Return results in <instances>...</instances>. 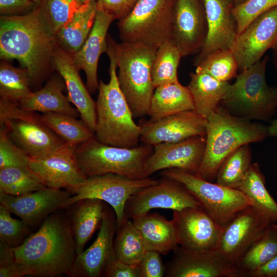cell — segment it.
<instances>
[{
  "mask_svg": "<svg viewBox=\"0 0 277 277\" xmlns=\"http://www.w3.org/2000/svg\"><path fill=\"white\" fill-rule=\"evenodd\" d=\"M76 148L66 143L45 155L30 158L29 167L46 187L64 189L73 195L87 178L78 163Z\"/></svg>",
  "mask_w": 277,
  "mask_h": 277,
  "instance_id": "obj_12",
  "label": "cell"
},
{
  "mask_svg": "<svg viewBox=\"0 0 277 277\" xmlns=\"http://www.w3.org/2000/svg\"><path fill=\"white\" fill-rule=\"evenodd\" d=\"M54 77L48 81L40 90L31 92L19 103V107L31 112H57L77 117L80 116L76 108L72 107L63 93L65 82Z\"/></svg>",
  "mask_w": 277,
  "mask_h": 277,
  "instance_id": "obj_28",
  "label": "cell"
},
{
  "mask_svg": "<svg viewBox=\"0 0 277 277\" xmlns=\"http://www.w3.org/2000/svg\"><path fill=\"white\" fill-rule=\"evenodd\" d=\"M190 76L188 87L192 97L194 111L207 118L220 106L230 84L196 71Z\"/></svg>",
  "mask_w": 277,
  "mask_h": 277,
  "instance_id": "obj_31",
  "label": "cell"
},
{
  "mask_svg": "<svg viewBox=\"0 0 277 277\" xmlns=\"http://www.w3.org/2000/svg\"><path fill=\"white\" fill-rule=\"evenodd\" d=\"M42 121L67 144L77 147L94 136V132L81 120L57 112L41 114Z\"/></svg>",
  "mask_w": 277,
  "mask_h": 277,
  "instance_id": "obj_34",
  "label": "cell"
},
{
  "mask_svg": "<svg viewBox=\"0 0 277 277\" xmlns=\"http://www.w3.org/2000/svg\"><path fill=\"white\" fill-rule=\"evenodd\" d=\"M52 61L65 82L69 102L74 105L81 120L94 133L96 123L95 102L83 83L71 54L56 46Z\"/></svg>",
  "mask_w": 277,
  "mask_h": 277,
  "instance_id": "obj_24",
  "label": "cell"
},
{
  "mask_svg": "<svg viewBox=\"0 0 277 277\" xmlns=\"http://www.w3.org/2000/svg\"><path fill=\"white\" fill-rule=\"evenodd\" d=\"M27 70L14 67L6 63L0 65L1 99L19 103L32 91Z\"/></svg>",
  "mask_w": 277,
  "mask_h": 277,
  "instance_id": "obj_39",
  "label": "cell"
},
{
  "mask_svg": "<svg viewBox=\"0 0 277 277\" xmlns=\"http://www.w3.org/2000/svg\"><path fill=\"white\" fill-rule=\"evenodd\" d=\"M116 227V218L107 210L95 240L88 248L76 255L67 275L71 277L102 276L107 263L115 255L114 235Z\"/></svg>",
  "mask_w": 277,
  "mask_h": 277,
  "instance_id": "obj_23",
  "label": "cell"
},
{
  "mask_svg": "<svg viewBox=\"0 0 277 277\" xmlns=\"http://www.w3.org/2000/svg\"><path fill=\"white\" fill-rule=\"evenodd\" d=\"M38 5L28 0H0L1 15H17L26 11L30 12Z\"/></svg>",
  "mask_w": 277,
  "mask_h": 277,
  "instance_id": "obj_49",
  "label": "cell"
},
{
  "mask_svg": "<svg viewBox=\"0 0 277 277\" xmlns=\"http://www.w3.org/2000/svg\"><path fill=\"white\" fill-rule=\"evenodd\" d=\"M110 60L109 81H99L96 104V123L94 136L106 145L133 148L138 146L141 127L133 120L129 104L119 85L115 53V42L107 40Z\"/></svg>",
  "mask_w": 277,
  "mask_h": 277,
  "instance_id": "obj_3",
  "label": "cell"
},
{
  "mask_svg": "<svg viewBox=\"0 0 277 277\" xmlns=\"http://www.w3.org/2000/svg\"><path fill=\"white\" fill-rule=\"evenodd\" d=\"M175 3L176 0H138L117 23L121 39L157 48L170 39Z\"/></svg>",
  "mask_w": 277,
  "mask_h": 277,
  "instance_id": "obj_9",
  "label": "cell"
},
{
  "mask_svg": "<svg viewBox=\"0 0 277 277\" xmlns=\"http://www.w3.org/2000/svg\"><path fill=\"white\" fill-rule=\"evenodd\" d=\"M277 254V224L270 223L263 233L236 261L239 277H244Z\"/></svg>",
  "mask_w": 277,
  "mask_h": 277,
  "instance_id": "obj_33",
  "label": "cell"
},
{
  "mask_svg": "<svg viewBox=\"0 0 277 277\" xmlns=\"http://www.w3.org/2000/svg\"><path fill=\"white\" fill-rule=\"evenodd\" d=\"M45 187L29 168L11 167L0 169V194L18 196Z\"/></svg>",
  "mask_w": 277,
  "mask_h": 277,
  "instance_id": "obj_37",
  "label": "cell"
},
{
  "mask_svg": "<svg viewBox=\"0 0 277 277\" xmlns=\"http://www.w3.org/2000/svg\"><path fill=\"white\" fill-rule=\"evenodd\" d=\"M277 6V0H247L234 6L232 14L236 22L237 35L252 21Z\"/></svg>",
  "mask_w": 277,
  "mask_h": 277,
  "instance_id": "obj_43",
  "label": "cell"
},
{
  "mask_svg": "<svg viewBox=\"0 0 277 277\" xmlns=\"http://www.w3.org/2000/svg\"><path fill=\"white\" fill-rule=\"evenodd\" d=\"M270 223L252 206L243 209L223 228L217 251L234 265Z\"/></svg>",
  "mask_w": 277,
  "mask_h": 277,
  "instance_id": "obj_17",
  "label": "cell"
},
{
  "mask_svg": "<svg viewBox=\"0 0 277 277\" xmlns=\"http://www.w3.org/2000/svg\"><path fill=\"white\" fill-rule=\"evenodd\" d=\"M30 157L9 137L5 127H0V169L11 167L29 168Z\"/></svg>",
  "mask_w": 277,
  "mask_h": 277,
  "instance_id": "obj_44",
  "label": "cell"
},
{
  "mask_svg": "<svg viewBox=\"0 0 277 277\" xmlns=\"http://www.w3.org/2000/svg\"><path fill=\"white\" fill-rule=\"evenodd\" d=\"M164 177L131 197L125 207V216L131 220L147 214L153 209L179 210L201 207L199 202L180 183Z\"/></svg>",
  "mask_w": 277,
  "mask_h": 277,
  "instance_id": "obj_14",
  "label": "cell"
},
{
  "mask_svg": "<svg viewBox=\"0 0 277 277\" xmlns=\"http://www.w3.org/2000/svg\"><path fill=\"white\" fill-rule=\"evenodd\" d=\"M56 43L39 6L25 14L1 16V58L17 60L27 70L31 83L39 82L45 75Z\"/></svg>",
  "mask_w": 277,
  "mask_h": 277,
  "instance_id": "obj_2",
  "label": "cell"
},
{
  "mask_svg": "<svg viewBox=\"0 0 277 277\" xmlns=\"http://www.w3.org/2000/svg\"><path fill=\"white\" fill-rule=\"evenodd\" d=\"M157 182L149 177L134 180L110 173L88 177L69 199L67 206L85 199L101 200L112 207L116 216L117 226H119L126 217L127 201L144 188Z\"/></svg>",
  "mask_w": 277,
  "mask_h": 277,
  "instance_id": "obj_11",
  "label": "cell"
},
{
  "mask_svg": "<svg viewBox=\"0 0 277 277\" xmlns=\"http://www.w3.org/2000/svg\"><path fill=\"white\" fill-rule=\"evenodd\" d=\"M90 0H43L39 5L41 15L51 33L58 29Z\"/></svg>",
  "mask_w": 277,
  "mask_h": 277,
  "instance_id": "obj_41",
  "label": "cell"
},
{
  "mask_svg": "<svg viewBox=\"0 0 277 277\" xmlns=\"http://www.w3.org/2000/svg\"><path fill=\"white\" fill-rule=\"evenodd\" d=\"M206 119L204 154L194 174L207 181L215 180L221 164L235 149L269 136L267 126L233 116L221 106Z\"/></svg>",
  "mask_w": 277,
  "mask_h": 277,
  "instance_id": "obj_4",
  "label": "cell"
},
{
  "mask_svg": "<svg viewBox=\"0 0 277 277\" xmlns=\"http://www.w3.org/2000/svg\"><path fill=\"white\" fill-rule=\"evenodd\" d=\"M12 249L21 276L67 275L76 256L67 213L58 210L50 214L36 232Z\"/></svg>",
  "mask_w": 277,
  "mask_h": 277,
  "instance_id": "obj_1",
  "label": "cell"
},
{
  "mask_svg": "<svg viewBox=\"0 0 277 277\" xmlns=\"http://www.w3.org/2000/svg\"><path fill=\"white\" fill-rule=\"evenodd\" d=\"M138 0H97V6L118 20L126 16Z\"/></svg>",
  "mask_w": 277,
  "mask_h": 277,
  "instance_id": "obj_46",
  "label": "cell"
},
{
  "mask_svg": "<svg viewBox=\"0 0 277 277\" xmlns=\"http://www.w3.org/2000/svg\"><path fill=\"white\" fill-rule=\"evenodd\" d=\"M277 41V6L256 17L236 35L230 50L240 73L260 61Z\"/></svg>",
  "mask_w": 277,
  "mask_h": 277,
  "instance_id": "obj_15",
  "label": "cell"
},
{
  "mask_svg": "<svg viewBox=\"0 0 277 277\" xmlns=\"http://www.w3.org/2000/svg\"><path fill=\"white\" fill-rule=\"evenodd\" d=\"M0 205V241L12 248L21 245L31 234L29 226L22 220L16 219Z\"/></svg>",
  "mask_w": 277,
  "mask_h": 277,
  "instance_id": "obj_42",
  "label": "cell"
},
{
  "mask_svg": "<svg viewBox=\"0 0 277 277\" xmlns=\"http://www.w3.org/2000/svg\"><path fill=\"white\" fill-rule=\"evenodd\" d=\"M114 17L97 6L92 28L82 47L72 56L77 69L86 76L87 86L91 92L98 89L97 67L100 56L107 52V34Z\"/></svg>",
  "mask_w": 277,
  "mask_h": 277,
  "instance_id": "obj_25",
  "label": "cell"
},
{
  "mask_svg": "<svg viewBox=\"0 0 277 277\" xmlns=\"http://www.w3.org/2000/svg\"><path fill=\"white\" fill-rule=\"evenodd\" d=\"M208 32L202 0H176L170 39L182 56L197 54L205 43Z\"/></svg>",
  "mask_w": 277,
  "mask_h": 277,
  "instance_id": "obj_16",
  "label": "cell"
},
{
  "mask_svg": "<svg viewBox=\"0 0 277 277\" xmlns=\"http://www.w3.org/2000/svg\"><path fill=\"white\" fill-rule=\"evenodd\" d=\"M182 57L180 50L171 39L157 48L151 70L155 88L179 81L177 69Z\"/></svg>",
  "mask_w": 277,
  "mask_h": 277,
  "instance_id": "obj_36",
  "label": "cell"
},
{
  "mask_svg": "<svg viewBox=\"0 0 277 277\" xmlns=\"http://www.w3.org/2000/svg\"><path fill=\"white\" fill-rule=\"evenodd\" d=\"M97 9V0H90L58 29L55 36L61 48L73 55L82 47L93 26Z\"/></svg>",
  "mask_w": 277,
  "mask_h": 277,
  "instance_id": "obj_30",
  "label": "cell"
},
{
  "mask_svg": "<svg viewBox=\"0 0 277 277\" xmlns=\"http://www.w3.org/2000/svg\"><path fill=\"white\" fill-rule=\"evenodd\" d=\"M267 128L268 136L277 137V117L271 120Z\"/></svg>",
  "mask_w": 277,
  "mask_h": 277,
  "instance_id": "obj_51",
  "label": "cell"
},
{
  "mask_svg": "<svg viewBox=\"0 0 277 277\" xmlns=\"http://www.w3.org/2000/svg\"><path fill=\"white\" fill-rule=\"evenodd\" d=\"M244 277H277V254L265 264L247 273Z\"/></svg>",
  "mask_w": 277,
  "mask_h": 277,
  "instance_id": "obj_50",
  "label": "cell"
},
{
  "mask_svg": "<svg viewBox=\"0 0 277 277\" xmlns=\"http://www.w3.org/2000/svg\"><path fill=\"white\" fill-rule=\"evenodd\" d=\"M140 232L147 251L166 255L179 245L172 221L157 213L132 220Z\"/></svg>",
  "mask_w": 277,
  "mask_h": 277,
  "instance_id": "obj_27",
  "label": "cell"
},
{
  "mask_svg": "<svg viewBox=\"0 0 277 277\" xmlns=\"http://www.w3.org/2000/svg\"><path fill=\"white\" fill-rule=\"evenodd\" d=\"M207 119L194 110L182 112L143 123L140 141L153 146L163 143H176L191 137L205 136Z\"/></svg>",
  "mask_w": 277,
  "mask_h": 277,
  "instance_id": "obj_20",
  "label": "cell"
},
{
  "mask_svg": "<svg viewBox=\"0 0 277 277\" xmlns=\"http://www.w3.org/2000/svg\"><path fill=\"white\" fill-rule=\"evenodd\" d=\"M268 55L242 71L229 84L220 103L231 115L249 121H269L277 111V87L266 79Z\"/></svg>",
  "mask_w": 277,
  "mask_h": 277,
  "instance_id": "obj_5",
  "label": "cell"
},
{
  "mask_svg": "<svg viewBox=\"0 0 277 277\" xmlns=\"http://www.w3.org/2000/svg\"><path fill=\"white\" fill-rule=\"evenodd\" d=\"M12 248L0 241V277H20Z\"/></svg>",
  "mask_w": 277,
  "mask_h": 277,
  "instance_id": "obj_47",
  "label": "cell"
},
{
  "mask_svg": "<svg viewBox=\"0 0 277 277\" xmlns=\"http://www.w3.org/2000/svg\"><path fill=\"white\" fill-rule=\"evenodd\" d=\"M102 276L106 277H139L137 266L124 263L114 256L107 263Z\"/></svg>",
  "mask_w": 277,
  "mask_h": 277,
  "instance_id": "obj_48",
  "label": "cell"
},
{
  "mask_svg": "<svg viewBox=\"0 0 277 277\" xmlns=\"http://www.w3.org/2000/svg\"><path fill=\"white\" fill-rule=\"evenodd\" d=\"M156 50L140 43H115L118 82L134 118L148 114L155 88L151 70Z\"/></svg>",
  "mask_w": 277,
  "mask_h": 277,
  "instance_id": "obj_6",
  "label": "cell"
},
{
  "mask_svg": "<svg viewBox=\"0 0 277 277\" xmlns=\"http://www.w3.org/2000/svg\"><path fill=\"white\" fill-rule=\"evenodd\" d=\"M192 95L188 86L179 81L155 88L148 115L154 121L182 112L194 110Z\"/></svg>",
  "mask_w": 277,
  "mask_h": 277,
  "instance_id": "obj_29",
  "label": "cell"
},
{
  "mask_svg": "<svg viewBox=\"0 0 277 277\" xmlns=\"http://www.w3.org/2000/svg\"><path fill=\"white\" fill-rule=\"evenodd\" d=\"M160 254L154 251H147L137 265L139 277H163L165 273Z\"/></svg>",
  "mask_w": 277,
  "mask_h": 277,
  "instance_id": "obj_45",
  "label": "cell"
},
{
  "mask_svg": "<svg viewBox=\"0 0 277 277\" xmlns=\"http://www.w3.org/2000/svg\"><path fill=\"white\" fill-rule=\"evenodd\" d=\"M153 150L147 144L133 148L106 145L94 136L77 146L75 152L87 177L110 173L139 180L147 177L145 163Z\"/></svg>",
  "mask_w": 277,
  "mask_h": 277,
  "instance_id": "obj_7",
  "label": "cell"
},
{
  "mask_svg": "<svg viewBox=\"0 0 277 277\" xmlns=\"http://www.w3.org/2000/svg\"><path fill=\"white\" fill-rule=\"evenodd\" d=\"M165 270L168 277H239L235 265L217 251L195 252L177 247Z\"/></svg>",
  "mask_w": 277,
  "mask_h": 277,
  "instance_id": "obj_21",
  "label": "cell"
},
{
  "mask_svg": "<svg viewBox=\"0 0 277 277\" xmlns=\"http://www.w3.org/2000/svg\"><path fill=\"white\" fill-rule=\"evenodd\" d=\"M236 189L271 223L277 222V203L266 187L265 176L258 163L251 164Z\"/></svg>",
  "mask_w": 277,
  "mask_h": 277,
  "instance_id": "obj_32",
  "label": "cell"
},
{
  "mask_svg": "<svg viewBox=\"0 0 277 277\" xmlns=\"http://www.w3.org/2000/svg\"><path fill=\"white\" fill-rule=\"evenodd\" d=\"M194 65L196 71L206 73L221 82L235 77L239 71L237 61L230 49L211 53Z\"/></svg>",
  "mask_w": 277,
  "mask_h": 277,
  "instance_id": "obj_40",
  "label": "cell"
},
{
  "mask_svg": "<svg viewBox=\"0 0 277 277\" xmlns=\"http://www.w3.org/2000/svg\"><path fill=\"white\" fill-rule=\"evenodd\" d=\"M10 139L31 159L43 156L66 143L41 120V115L22 109L18 103L0 100V126Z\"/></svg>",
  "mask_w": 277,
  "mask_h": 277,
  "instance_id": "obj_8",
  "label": "cell"
},
{
  "mask_svg": "<svg viewBox=\"0 0 277 277\" xmlns=\"http://www.w3.org/2000/svg\"><path fill=\"white\" fill-rule=\"evenodd\" d=\"M251 165V150L249 144L239 147L223 161L217 171L216 183L236 189Z\"/></svg>",
  "mask_w": 277,
  "mask_h": 277,
  "instance_id": "obj_38",
  "label": "cell"
},
{
  "mask_svg": "<svg viewBox=\"0 0 277 277\" xmlns=\"http://www.w3.org/2000/svg\"><path fill=\"white\" fill-rule=\"evenodd\" d=\"M205 145L206 135L154 145L152 153L145 163L146 177L158 171L170 168L195 174L202 161Z\"/></svg>",
  "mask_w": 277,
  "mask_h": 277,
  "instance_id": "obj_18",
  "label": "cell"
},
{
  "mask_svg": "<svg viewBox=\"0 0 277 277\" xmlns=\"http://www.w3.org/2000/svg\"><path fill=\"white\" fill-rule=\"evenodd\" d=\"M178 244L192 252L217 251L223 228L201 207L173 210Z\"/></svg>",
  "mask_w": 277,
  "mask_h": 277,
  "instance_id": "obj_13",
  "label": "cell"
},
{
  "mask_svg": "<svg viewBox=\"0 0 277 277\" xmlns=\"http://www.w3.org/2000/svg\"><path fill=\"white\" fill-rule=\"evenodd\" d=\"M246 1H247V0H234V5H235V6L239 5L240 4H242V3H244Z\"/></svg>",
  "mask_w": 277,
  "mask_h": 277,
  "instance_id": "obj_54",
  "label": "cell"
},
{
  "mask_svg": "<svg viewBox=\"0 0 277 277\" xmlns=\"http://www.w3.org/2000/svg\"><path fill=\"white\" fill-rule=\"evenodd\" d=\"M67 207L77 255L84 250L88 241L100 228L107 210L103 201L94 199L80 200Z\"/></svg>",
  "mask_w": 277,
  "mask_h": 277,
  "instance_id": "obj_26",
  "label": "cell"
},
{
  "mask_svg": "<svg viewBox=\"0 0 277 277\" xmlns=\"http://www.w3.org/2000/svg\"><path fill=\"white\" fill-rule=\"evenodd\" d=\"M161 174L184 186L201 207L223 228L239 211L251 206L240 190L206 181L194 174L170 168L163 170Z\"/></svg>",
  "mask_w": 277,
  "mask_h": 277,
  "instance_id": "obj_10",
  "label": "cell"
},
{
  "mask_svg": "<svg viewBox=\"0 0 277 277\" xmlns=\"http://www.w3.org/2000/svg\"><path fill=\"white\" fill-rule=\"evenodd\" d=\"M117 230L114 240L116 257L124 263L137 266L147 251L140 232L133 221L126 216Z\"/></svg>",
  "mask_w": 277,
  "mask_h": 277,
  "instance_id": "obj_35",
  "label": "cell"
},
{
  "mask_svg": "<svg viewBox=\"0 0 277 277\" xmlns=\"http://www.w3.org/2000/svg\"><path fill=\"white\" fill-rule=\"evenodd\" d=\"M72 195L67 190L46 187L18 196L0 194V203L31 227L38 224L53 213L67 208V201Z\"/></svg>",
  "mask_w": 277,
  "mask_h": 277,
  "instance_id": "obj_19",
  "label": "cell"
},
{
  "mask_svg": "<svg viewBox=\"0 0 277 277\" xmlns=\"http://www.w3.org/2000/svg\"><path fill=\"white\" fill-rule=\"evenodd\" d=\"M271 49L272 50V63L277 73V41Z\"/></svg>",
  "mask_w": 277,
  "mask_h": 277,
  "instance_id": "obj_52",
  "label": "cell"
},
{
  "mask_svg": "<svg viewBox=\"0 0 277 277\" xmlns=\"http://www.w3.org/2000/svg\"><path fill=\"white\" fill-rule=\"evenodd\" d=\"M206 17L208 32L194 65L214 52L229 50L237 35L236 22L232 14L234 0H202Z\"/></svg>",
  "mask_w": 277,
  "mask_h": 277,
  "instance_id": "obj_22",
  "label": "cell"
},
{
  "mask_svg": "<svg viewBox=\"0 0 277 277\" xmlns=\"http://www.w3.org/2000/svg\"><path fill=\"white\" fill-rule=\"evenodd\" d=\"M28 1L33 2L38 6H39L43 1V0H28Z\"/></svg>",
  "mask_w": 277,
  "mask_h": 277,
  "instance_id": "obj_53",
  "label": "cell"
}]
</instances>
